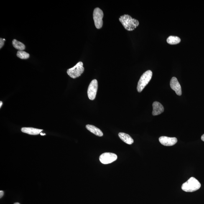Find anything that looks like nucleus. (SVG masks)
I'll list each match as a JSON object with an SVG mask.
<instances>
[{"label":"nucleus","instance_id":"obj_1","mask_svg":"<svg viewBox=\"0 0 204 204\" xmlns=\"http://www.w3.org/2000/svg\"><path fill=\"white\" fill-rule=\"evenodd\" d=\"M119 21L125 29L128 31L134 30L139 25V21L133 18L128 14L121 16Z\"/></svg>","mask_w":204,"mask_h":204},{"label":"nucleus","instance_id":"obj_2","mask_svg":"<svg viewBox=\"0 0 204 204\" xmlns=\"http://www.w3.org/2000/svg\"><path fill=\"white\" fill-rule=\"evenodd\" d=\"M201 184L194 177L190 178L188 180L182 184V189L186 192H193L200 188Z\"/></svg>","mask_w":204,"mask_h":204},{"label":"nucleus","instance_id":"obj_3","mask_svg":"<svg viewBox=\"0 0 204 204\" xmlns=\"http://www.w3.org/2000/svg\"><path fill=\"white\" fill-rule=\"evenodd\" d=\"M152 72L151 70H147L141 76L138 82L137 87V91L140 93L142 91L152 78Z\"/></svg>","mask_w":204,"mask_h":204},{"label":"nucleus","instance_id":"obj_4","mask_svg":"<svg viewBox=\"0 0 204 204\" xmlns=\"http://www.w3.org/2000/svg\"><path fill=\"white\" fill-rule=\"evenodd\" d=\"M84 70L83 64L82 62H79L72 68L67 70V73L72 78H76L80 76Z\"/></svg>","mask_w":204,"mask_h":204},{"label":"nucleus","instance_id":"obj_5","mask_svg":"<svg viewBox=\"0 0 204 204\" xmlns=\"http://www.w3.org/2000/svg\"><path fill=\"white\" fill-rule=\"evenodd\" d=\"M103 11L99 8H96L94 10L93 18L95 27L97 29H101L103 26Z\"/></svg>","mask_w":204,"mask_h":204},{"label":"nucleus","instance_id":"obj_6","mask_svg":"<svg viewBox=\"0 0 204 204\" xmlns=\"http://www.w3.org/2000/svg\"><path fill=\"white\" fill-rule=\"evenodd\" d=\"M117 156L113 153H103L100 157V160L102 163L105 164L111 163L117 159Z\"/></svg>","mask_w":204,"mask_h":204},{"label":"nucleus","instance_id":"obj_7","mask_svg":"<svg viewBox=\"0 0 204 204\" xmlns=\"http://www.w3.org/2000/svg\"><path fill=\"white\" fill-rule=\"evenodd\" d=\"M98 88L97 80H93L91 82L88 87V96L90 100H93L96 97Z\"/></svg>","mask_w":204,"mask_h":204},{"label":"nucleus","instance_id":"obj_8","mask_svg":"<svg viewBox=\"0 0 204 204\" xmlns=\"http://www.w3.org/2000/svg\"><path fill=\"white\" fill-rule=\"evenodd\" d=\"M159 140L163 145L167 146H173L177 142L176 138L169 137L166 136H161L159 138Z\"/></svg>","mask_w":204,"mask_h":204},{"label":"nucleus","instance_id":"obj_9","mask_svg":"<svg viewBox=\"0 0 204 204\" xmlns=\"http://www.w3.org/2000/svg\"><path fill=\"white\" fill-rule=\"evenodd\" d=\"M170 86L173 90L178 96L182 95V88L177 79L175 77H172L170 81Z\"/></svg>","mask_w":204,"mask_h":204},{"label":"nucleus","instance_id":"obj_10","mask_svg":"<svg viewBox=\"0 0 204 204\" xmlns=\"http://www.w3.org/2000/svg\"><path fill=\"white\" fill-rule=\"evenodd\" d=\"M153 116H156L160 115L164 111V108L163 105L159 102H154L153 103Z\"/></svg>","mask_w":204,"mask_h":204},{"label":"nucleus","instance_id":"obj_11","mask_svg":"<svg viewBox=\"0 0 204 204\" xmlns=\"http://www.w3.org/2000/svg\"><path fill=\"white\" fill-rule=\"evenodd\" d=\"M22 132L31 135H37L40 134L43 131L42 129H36L33 128H23L21 129Z\"/></svg>","mask_w":204,"mask_h":204},{"label":"nucleus","instance_id":"obj_12","mask_svg":"<svg viewBox=\"0 0 204 204\" xmlns=\"http://www.w3.org/2000/svg\"><path fill=\"white\" fill-rule=\"evenodd\" d=\"M118 136L122 140L128 144L131 145L134 142V139L129 135L126 133L120 132Z\"/></svg>","mask_w":204,"mask_h":204},{"label":"nucleus","instance_id":"obj_13","mask_svg":"<svg viewBox=\"0 0 204 204\" xmlns=\"http://www.w3.org/2000/svg\"><path fill=\"white\" fill-rule=\"evenodd\" d=\"M86 128L90 132L96 136H102L103 135V133L102 132L101 130L94 126L90 124L87 125Z\"/></svg>","mask_w":204,"mask_h":204},{"label":"nucleus","instance_id":"obj_14","mask_svg":"<svg viewBox=\"0 0 204 204\" xmlns=\"http://www.w3.org/2000/svg\"><path fill=\"white\" fill-rule=\"evenodd\" d=\"M181 41L180 38L176 36H171L167 38V42L171 45H175L179 43Z\"/></svg>","mask_w":204,"mask_h":204},{"label":"nucleus","instance_id":"obj_15","mask_svg":"<svg viewBox=\"0 0 204 204\" xmlns=\"http://www.w3.org/2000/svg\"><path fill=\"white\" fill-rule=\"evenodd\" d=\"M12 44L15 48L19 50H23L25 49V45L16 39H14L12 41Z\"/></svg>","mask_w":204,"mask_h":204},{"label":"nucleus","instance_id":"obj_16","mask_svg":"<svg viewBox=\"0 0 204 204\" xmlns=\"http://www.w3.org/2000/svg\"><path fill=\"white\" fill-rule=\"evenodd\" d=\"M17 56L21 59H27L29 57V55L27 52L22 50H19L17 53Z\"/></svg>","mask_w":204,"mask_h":204},{"label":"nucleus","instance_id":"obj_17","mask_svg":"<svg viewBox=\"0 0 204 204\" xmlns=\"http://www.w3.org/2000/svg\"><path fill=\"white\" fill-rule=\"evenodd\" d=\"M5 40H6V39L2 38H1V39H0V48L1 49L3 46V45H4Z\"/></svg>","mask_w":204,"mask_h":204},{"label":"nucleus","instance_id":"obj_18","mask_svg":"<svg viewBox=\"0 0 204 204\" xmlns=\"http://www.w3.org/2000/svg\"><path fill=\"white\" fill-rule=\"evenodd\" d=\"M4 195V192L2 190L0 191V198H1Z\"/></svg>","mask_w":204,"mask_h":204},{"label":"nucleus","instance_id":"obj_19","mask_svg":"<svg viewBox=\"0 0 204 204\" xmlns=\"http://www.w3.org/2000/svg\"><path fill=\"white\" fill-rule=\"evenodd\" d=\"M201 139L204 142V134L202 135L201 137Z\"/></svg>","mask_w":204,"mask_h":204},{"label":"nucleus","instance_id":"obj_20","mask_svg":"<svg viewBox=\"0 0 204 204\" xmlns=\"http://www.w3.org/2000/svg\"><path fill=\"white\" fill-rule=\"evenodd\" d=\"M40 134L41 135H45V134H44V133H42L41 132Z\"/></svg>","mask_w":204,"mask_h":204},{"label":"nucleus","instance_id":"obj_21","mask_svg":"<svg viewBox=\"0 0 204 204\" xmlns=\"http://www.w3.org/2000/svg\"><path fill=\"white\" fill-rule=\"evenodd\" d=\"M0 103H1V105H0V108H1V106H2V102L1 101V102H0Z\"/></svg>","mask_w":204,"mask_h":204},{"label":"nucleus","instance_id":"obj_22","mask_svg":"<svg viewBox=\"0 0 204 204\" xmlns=\"http://www.w3.org/2000/svg\"><path fill=\"white\" fill-rule=\"evenodd\" d=\"M14 204H20L19 203H14Z\"/></svg>","mask_w":204,"mask_h":204}]
</instances>
